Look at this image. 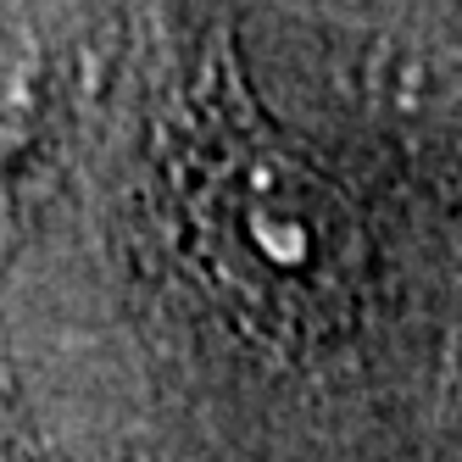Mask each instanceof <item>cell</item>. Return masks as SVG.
Returning a JSON list of instances; mask_svg holds the SVG:
<instances>
[{"label":"cell","instance_id":"cell-1","mask_svg":"<svg viewBox=\"0 0 462 462\" xmlns=\"http://www.w3.org/2000/svg\"><path fill=\"white\" fill-rule=\"evenodd\" d=\"M189 256L245 323L323 340L356 318L362 228L335 184L262 128L235 84L195 101L173 156Z\"/></svg>","mask_w":462,"mask_h":462},{"label":"cell","instance_id":"cell-2","mask_svg":"<svg viewBox=\"0 0 462 462\" xmlns=\"http://www.w3.org/2000/svg\"><path fill=\"white\" fill-rule=\"evenodd\" d=\"M423 462H435V451H429V457H423Z\"/></svg>","mask_w":462,"mask_h":462}]
</instances>
